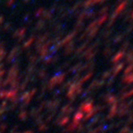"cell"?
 I'll list each match as a JSON object with an SVG mask.
<instances>
[{
	"label": "cell",
	"mask_w": 133,
	"mask_h": 133,
	"mask_svg": "<svg viewBox=\"0 0 133 133\" xmlns=\"http://www.w3.org/2000/svg\"><path fill=\"white\" fill-rule=\"evenodd\" d=\"M111 33H112V31H110V30H109V31H105V32H104V34H103V36H104V38H107L108 36L110 35Z\"/></svg>",
	"instance_id": "24"
},
{
	"label": "cell",
	"mask_w": 133,
	"mask_h": 133,
	"mask_svg": "<svg viewBox=\"0 0 133 133\" xmlns=\"http://www.w3.org/2000/svg\"><path fill=\"white\" fill-rule=\"evenodd\" d=\"M127 4H128V1H123L122 3H121L120 5H119L118 6H117V8H116V10L115 11V12L116 13V14H119V13L121 12V11L124 9V8L126 6H127Z\"/></svg>",
	"instance_id": "10"
},
{
	"label": "cell",
	"mask_w": 133,
	"mask_h": 133,
	"mask_svg": "<svg viewBox=\"0 0 133 133\" xmlns=\"http://www.w3.org/2000/svg\"><path fill=\"white\" fill-rule=\"evenodd\" d=\"M133 94V89L130 90V91H129V92H126V95H127V97H129V96H131Z\"/></svg>",
	"instance_id": "28"
},
{
	"label": "cell",
	"mask_w": 133,
	"mask_h": 133,
	"mask_svg": "<svg viewBox=\"0 0 133 133\" xmlns=\"http://www.w3.org/2000/svg\"><path fill=\"white\" fill-rule=\"evenodd\" d=\"M108 9H109V6H104V8H103L102 9H101V10H100V12H99V14L101 15V16H102L103 14H106V11L108 10Z\"/></svg>",
	"instance_id": "20"
},
{
	"label": "cell",
	"mask_w": 133,
	"mask_h": 133,
	"mask_svg": "<svg viewBox=\"0 0 133 133\" xmlns=\"http://www.w3.org/2000/svg\"><path fill=\"white\" fill-rule=\"evenodd\" d=\"M130 133H133V131H132V132H130Z\"/></svg>",
	"instance_id": "33"
},
{
	"label": "cell",
	"mask_w": 133,
	"mask_h": 133,
	"mask_svg": "<svg viewBox=\"0 0 133 133\" xmlns=\"http://www.w3.org/2000/svg\"><path fill=\"white\" fill-rule=\"evenodd\" d=\"M24 33H25V29H19L15 32L14 36L16 38H23Z\"/></svg>",
	"instance_id": "11"
},
{
	"label": "cell",
	"mask_w": 133,
	"mask_h": 133,
	"mask_svg": "<svg viewBox=\"0 0 133 133\" xmlns=\"http://www.w3.org/2000/svg\"><path fill=\"white\" fill-rule=\"evenodd\" d=\"M114 83V76H113L112 78H111L110 79H109V81L107 82V86H111Z\"/></svg>",
	"instance_id": "27"
},
{
	"label": "cell",
	"mask_w": 133,
	"mask_h": 133,
	"mask_svg": "<svg viewBox=\"0 0 133 133\" xmlns=\"http://www.w3.org/2000/svg\"><path fill=\"white\" fill-rule=\"evenodd\" d=\"M106 19H107V14H104V15H102V17L100 18L98 21H97V26H99V25H101V24H103V23L104 22V21H106Z\"/></svg>",
	"instance_id": "15"
},
{
	"label": "cell",
	"mask_w": 133,
	"mask_h": 133,
	"mask_svg": "<svg viewBox=\"0 0 133 133\" xmlns=\"http://www.w3.org/2000/svg\"><path fill=\"white\" fill-rule=\"evenodd\" d=\"M73 49H74V43L73 42H71V43H69V44H66V47L65 48V55H69L70 54L71 52L73 51Z\"/></svg>",
	"instance_id": "5"
},
{
	"label": "cell",
	"mask_w": 133,
	"mask_h": 133,
	"mask_svg": "<svg viewBox=\"0 0 133 133\" xmlns=\"http://www.w3.org/2000/svg\"><path fill=\"white\" fill-rule=\"evenodd\" d=\"M122 38H123V36L121 35V34H119V35H117V36H116V38L114 39V43L115 44H117V43H119V42L122 40Z\"/></svg>",
	"instance_id": "21"
},
{
	"label": "cell",
	"mask_w": 133,
	"mask_h": 133,
	"mask_svg": "<svg viewBox=\"0 0 133 133\" xmlns=\"http://www.w3.org/2000/svg\"><path fill=\"white\" fill-rule=\"evenodd\" d=\"M91 76H92V71H90L89 73H87V75H86V76H84V77L82 78V79H81V81H79V84H81V83H83V82H85V81H87L88 79H90V78L91 77Z\"/></svg>",
	"instance_id": "13"
},
{
	"label": "cell",
	"mask_w": 133,
	"mask_h": 133,
	"mask_svg": "<svg viewBox=\"0 0 133 133\" xmlns=\"http://www.w3.org/2000/svg\"><path fill=\"white\" fill-rule=\"evenodd\" d=\"M14 2H15V0H9V1H8V2L6 3V6H10L11 5H12Z\"/></svg>",
	"instance_id": "29"
},
{
	"label": "cell",
	"mask_w": 133,
	"mask_h": 133,
	"mask_svg": "<svg viewBox=\"0 0 133 133\" xmlns=\"http://www.w3.org/2000/svg\"><path fill=\"white\" fill-rule=\"evenodd\" d=\"M110 73H111V71H105V72H104L103 73V75H102V79H106L108 77H110Z\"/></svg>",
	"instance_id": "19"
},
{
	"label": "cell",
	"mask_w": 133,
	"mask_h": 133,
	"mask_svg": "<svg viewBox=\"0 0 133 133\" xmlns=\"http://www.w3.org/2000/svg\"><path fill=\"white\" fill-rule=\"evenodd\" d=\"M65 79V74H56L55 75L54 77L51 79V81H50L49 84H50V87H55L56 85H57V84H60L61 82H62L63 81H64Z\"/></svg>",
	"instance_id": "1"
},
{
	"label": "cell",
	"mask_w": 133,
	"mask_h": 133,
	"mask_svg": "<svg viewBox=\"0 0 133 133\" xmlns=\"http://www.w3.org/2000/svg\"><path fill=\"white\" fill-rule=\"evenodd\" d=\"M69 122V117L68 116H65V117H61V118H59L57 120V123L60 126H65V125L66 124V123Z\"/></svg>",
	"instance_id": "12"
},
{
	"label": "cell",
	"mask_w": 133,
	"mask_h": 133,
	"mask_svg": "<svg viewBox=\"0 0 133 133\" xmlns=\"http://www.w3.org/2000/svg\"><path fill=\"white\" fill-rule=\"evenodd\" d=\"M124 65H125V63H120V64H118V65H116V66H114V69H113V70H112V72H113V76H116V75H117L118 74V72L121 70V69H123V66H124Z\"/></svg>",
	"instance_id": "4"
},
{
	"label": "cell",
	"mask_w": 133,
	"mask_h": 133,
	"mask_svg": "<svg viewBox=\"0 0 133 133\" xmlns=\"http://www.w3.org/2000/svg\"><path fill=\"white\" fill-rule=\"evenodd\" d=\"M43 12H44V9H43V8H39V9H37V11L35 12V14H36V16H41Z\"/></svg>",
	"instance_id": "25"
},
{
	"label": "cell",
	"mask_w": 133,
	"mask_h": 133,
	"mask_svg": "<svg viewBox=\"0 0 133 133\" xmlns=\"http://www.w3.org/2000/svg\"><path fill=\"white\" fill-rule=\"evenodd\" d=\"M103 1H105V0H94V3H99V2H103Z\"/></svg>",
	"instance_id": "30"
},
{
	"label": "cell",
	"mask_w": 133,
	"mask_h": 133,
	"mask_svg": "<svg viewBox=\"0 0 133 133\" xmlns=\"http://www.w3.org/2000/svg\"><path fill=\"white\" fill-rule=\"evenodd\" d=\"M129 41L125 42L124 44H122V46H121V50H120V51H122V52L125 53V51L128 49V47H129Z\"/></svg>",
	"instance_id": "17"
},
{
	"label": "cell",
	"mask_w": 133,
	"mask_h": 133,
	"mask_svg": "<svg viewBox=\"0 0 133 133\" xmlns=\"http://www.w3.org/2000/svg\"><path fill=\"white\" fill-rule=\"evenodd\" d=\"M95 54H96V51H94V47L91 46V47H89V49H87V51L85 52L84 57H85L86 59H88V60H90V59H91V58L95 56Z\"/></svg>",
	"instance_id": "3"
},
{
	"label": "cell",
	"mask_w": 133,
	"mask_h": 133,
	"mask_svg": "<svg viewBox=\"0 0 133 133\" xmlns=\"http://www.w3.org/2000/svg\"><path fill=\"white\" fill-rule=\"evenodd\" d=\"M124 55H125V53L124 52H122V51H119L117 54L116 55V56H114V58H113V60H112V62L113 63H116V62H118L119 60H120L121 58L124 56Z\"/></svg>",
	"instance_id": "7"
},
{
	"label": "cell",
	"mask_w": 133,
	"mask_h": 133,
	"mask_svg": "<svg viewBox=\"0 0 133 133\" xmlns=\"http://www.w3.org/2000/svg\"><path fill=\"white\" fill-rule=\"evenodd\" d=\"M26 116H27V113L25 112V111H22V113L19 115V118H21V119H25V118H26Z\"/></svg>",
	"instance_id": "23"
},
{
	"label": "cell",
	"mask_w": 133,
	"mask_h": 133,
	"mask_svg": "<svg viewBox=\"0 0 133 133\" xmlns=\"http://www.w3.org/2000/svg\"><path fill=\"white\" fill-rule=\"evenodd\" d=\"M129 131V127H128V126H125V127L121 129L119 133H128Z\"/></svg>",
	"instance_id": "22"
},
{
	"label": "cell",
	"mask_w": 133,
	"mask_h": 133,
	"mask_svg": "<svg viewBox=\"0 0 133 133\" xmlns=\"http://www.w3.org/2000/svg\"><path fill=\"white\" fill-rule=\"evenodd\" d=\"M32 41H33V39L31 38V40H29V41L27 42V43H25V44H24V47H28L29 45H31V44L32 43Z\"/></svg>",
	"instance_id": "26"
},
{
	"label": "cell",
	"mask_w": 133,
	"mask_h": 133,
	"mask_svg": "<svg viewBox=\"0 0 133 133\" xmlns=\"http://www.w3.org/2000/svg\"><path fill=\"white\" fill-rule=\"evenodd\" d=\"M130 18H132V19H133V12H132V13H131V14H130Z\"/></svg>",
	"instance_id": "32"
},
{
	"label": "cell",
	"mask_w": 133,
	"mask_h": 133,
	"mask_svg": "<svg viewBox=\"0 0 133 133\" xmlns=\"http://www.w3.org/2000/svg\"><path fill=\"white\" fill-rule=\"evenodd\" d=\"M83 117V113L82 112H77L74 115V118H73V122L79 123V120Z\"/></svg>",
	"instance_id": "8"
},
{
	"label": "cell",
	"mask_w": 133,
	"mask_h": 133,
	"mask_svg": "<svg viewBox=\"0 0 133 133\" xmlns=\"http://www.w3.org/2000/svg\"><path fill=\"white\" fill-rule=\"evenodd\" d=\"M122 82H128V83H132L133 82V72L129 73V74L124 76L122 79Z\"/></svg>",
	"instance_id": "6"
},
{
	"label": "cell",
	"mask_w": 133,
	"mask_h": 133,
	"mask_svg": "<svg viewBox=\"0 0 133 133\" xmlns=\"http://www.w3.org/2000/svg\"><path fill=\"white\" fill-rule=\"evenodd\" d=\"M2 21H3V18H2V17H0V24L2 23Z\"/></svg>",
	"instance_id": "31"
},
{
	"label": "cell",
	"mask_w": 133,
	"mask_h": 133,
	"mask_svg": "<svg viewBox=\"0 0 133 133\" xmlns=\"http://www.w3.org/2000/svg\"><path fill=\"white\" fill-rule=\"evenodd\" d=\"M87 47V43H85V44H83L81 46H79V48L77 49V54H79V53H81V52H83L84 51V49Z\"/></svg>",
	"instance_id": "18"
},
{
	"label": "cell",
	"mask_w": 133,
	"mask_h": 133,
	"mask_svg": "<svg viewBox=\"0 0 133 133\" xmlns=\"http://www.w3.org/2000/svg\"><path fill=\"white\" fill-rule=\"evenodd\" d=\"M62 113L63 114H69V113H71L73 111V107L70 105V104H66V105H65L64 107L62 108Z\"/></svg>",
	"instance_id": "9"
},
{
	"label": "cell",
	"mask_w": 133,
	"mask_h": 133,
	"mask_svg": "<svg viewBox=\"0 0 133 133\" xmlns=\"http://www.w3.org/2000/svg\"><path fill=\"white\" fill-rule=\"evenodd\" d=\"M112 48H110V47H107V48H105V49L104 50V56H109L111 54H112Z\"/></svg>",
	"instance_id": "16"
},
{
	"label": "cell",
	"mask_w": 133,
	"mask_h": 133,
	"mask_svg": "<svg viewBox=\"0 0 133 133\" xmlns=\"http://www.w3.org/2000/svg\"><path fill=\"white\" fill-rule=\"evenodd\" d=\"M117 16H118V14H116V12H115L114 14H113L112 16H111V18L109 19V24H108V27H110L111 25H113V23L115 22V21L116 19Z\"/></svg>",
	"instance_id": "14"
},
{
	"label": "cell",
	"mask_w": 133,
	"mask_h": 133,
	"mask_svg": "<svg viewBox=\"0 0 133 133\" xmlns=\"http://www.w3.org/2000/svg\"><path fill=\"white\" fill-rule=\"evenodd\" d=\"M34 94H35V90H32L31 91H29V92H26V94H25L24 95L22 96V98H21V100H22V102H24L25 104H27V103H29L30 101H31V98H32V96L34 95Z\"/></svg>",
	"instance_id": "2"
}]
</instances>
